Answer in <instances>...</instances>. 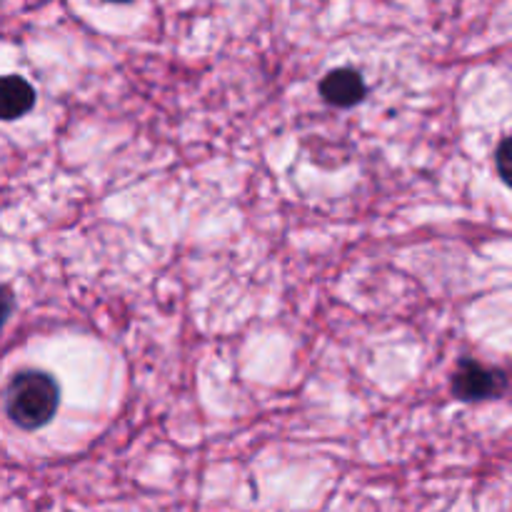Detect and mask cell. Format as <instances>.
<instances>
[{
  "label": "cell",
  "instance_id": "obj_4",
  "mask_svg": "<svg viewBox=\"0 0 512 512\" xmlns=\"http://www.w3.org/2000/svg\"><path fill=\"white\" fill-rule=\"evenodd\" d=\"M35 103V90L20 75H0V120H15Z\"/></svg>",
  "mask_w": 512,
  "mask_h": 512
},
{
  "label": "cell",
  "instance_id": "obj_6",
  "mask_svg": "<svg viewBox=\"0 0 512 512\" xmlns=\"http://www.w3.org/2000/svg\"><path fill=\"white\" fill-rule=\"evenodd\" d=\"M508 138H503V143H500V150H498V168H500V175H503V180H508Z\"/></svg>",
  "mask_w": 512,
  "mask_h": 512
},
{
  "label": "cell",
  "instance_id": "obj_3",
  "mask_svg": "<svg viewBox=\"0 0 512 512\" xmlns=\"http://www.w3.org/2000/svg\"><path fill=\"white\" fill-rule=\"evenodd\" d=\"M320 93L330 105L338 108H353L365 98L363 75L353 68H338L328 73L320 83Z\"/></svg>",
  "mask_w": 512,
  "mask_h": 512
},
{
  "label": "cell",
  "instance_id": "obj_1",
  "mask_svg": "<svg viewBox=\"0 0 512 512\" xmlns=\"http://www.w3.org/2000/svg\"><path fill=\"white\" fill-rule=\"evenodd\" d=\"M58 410V383L48 373L25 370L8 385V415L18 428L38 430Z\"/></svg>",
  "mask_w": 512,
  "mask_h": 512
},
{
  "label": "cell",
  "instance_id": "obj_5",
  "mask_svg": "<svg viewBox=\"0 0 512 512\" xmlns=\"http://www.w3.org/2000/svg\"><path fill=\"white\" fill-rule=\"evenodd\" d=\"M10 308H13V298H10L8 290L0 288V328H3V323L8 320Z\"/></svg>",
  "mask_w": 512,
  "mask_h": 512
},
{
  "label": "cell",
  "instance_id": "obj_2",
  "mask_svg": "<svg viewBox=\"0 0 512 512\" xmlns=\"http://www.w3.org/2000/svg\"><path fill=\"white\" fill-rule=\"evenodd\" d=\"M505 385H508V378H505L503 370L485 368L475 360H465L453 378L455 395L465 403L498 398V395L505 393Z\"/></svg>",
  "mask_w": 512,
  "mask_h": 512
}]
</instances>
